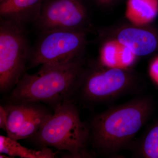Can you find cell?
Listing matches in <instances>:
<instances>
[{
  "label": "cell",
  "instance_id": "cell-15",
  "mask_svg": "<svg viewBox=\"0 0 158 158\" xmlns=\"http://www.w3.org/2000/svg\"><path fill=\"white\" fill-rule=\"evenodd\" d=\"M149 73L151 78L158 86V56L154 58L151 63Z\"/></svg>",
  "mask_w": 158,
  "mask_h": 158
},
{
  "label": "cell",
  "instance_id": "cell-13",
  "mask_svg": "<svg viewBox=\"0 0 158 158\" xmlns=\"http://www.w3.org/2000/svg\"><path fill=\"white\" fill-rule=\"evenodd\" d=\"M0 152L9 156L22 158H52L56 153L48 147L41 148L40 150L29 149L8 136H0Z\"/></svg>",
  "mask_w": 158,
  "mask_h": 158
},
{
  "label": "cell",
  "instance_id": "cell-16",
  "mask_svg": "<svg viewBox=\"0 0 158 158\" xmlns=\"http://www.w3.org/2000/svg\"><path fill=\"white\" fill-rule=\"evenodd\" d=\"M7 127V113L3 106H0V128L6 132Z\"/></svg>",
  "mask_w": 158,
  "mask_h": 158
},
{
  "label": "cell",
  "instance_id": "cell-6",
  "mask_svg": "<svg viewBox=\"0 0 158 158\" xmlns=\"http://www.w3.org/2000/svg\"><path fill=\"white\" fill-rule=\"evenodd\" d=\"M137 81L129 69L110 68L99 63L85 69L78 90L87 101L101 102L128 92L136 86Z\"/></svg>",
  "mask_w": 158,
  "mask_h": 158
},
{
  "label": "cell",
  "instance_id": "cell-4",
  "mask_svg": "<svg viewBox=\"0 0 158 158\" xmlns=\"http://www.w3.org/2000/svg\"><path fill=\"white\" fill-rule=\"evenodd\" d=\"M89 32L56 29L39 33L32 47L27 69L65 63L84 56Z\"/></svg>",
  "mask_w": 158,
  "mask_h": 158
},
{
  "label": "cell",
  "instance_id": "cell-8",
  "mask_svg": "<svg viewBox=\"0 0 158 158\" xmlns=\"http://www.w3.org/2000/svg\"><path fill=\"white\" fill-rule=\"evenodd\" d=\"M38 103L12 102L3 106L7 113V136L18 141L37 134L52 114Z\"/></svg>",
  "mask_w": 158,
  "mask_h": 158
},
{
  "label": "cell",
  "instance_id": "cell-2",
  "mask_svg": "<svg viewBox=\"0 0 158 158\" xmlns=\"http://www.w3.org/2000/svg\"><path fill=\"white\" fill-rule=\"evenodd\" d=\"M84 56L61 64L41 65L33 74L25 73L12 90V102H43L54 108L78 90L85 71Z\"/></svg>",
  "mask_w": 158,
  "mask_h": 158
},
{
  "label": "cell",
  "instance_id": "cell-11",
  "mask_svg": "<svg viewBox=\"0 0 158 158\" xmlns=\"http://www.w3.org/2000/svg\"><path fill=\"white\" fill-rule=\"evenodd\" d=\"M138 57L127 47L112 37L101 47L99 61L105 67L128 69L135 64Z\"/></svg>",
  "mask_w": 158,
  "mask_h": 158
},
{
  "label": "cell",
  "instance_id": "cell-17",
  "mask_svg": "<svg viewBox=\"0 0 158 158\" xmlns=\"http://www.w3.org/2000/svg\"><path fill=\"white\" fill-rule=\"evenodd\" d=\"M96 4L102 7H107L116 2L117 0H93Z\"/></svg>",
  "mask_w": 158,
  "mask_h": 158
},
{
  "label": "cell",
  "instance_id": "cell-5",
  "mask_svg": "<svg viewBox=\"0 0 158 158\" xmlns=\"http://www.w3.org/2000/svg\"><path fill=\"white\" fill-rule=\"evenodd\" d=\"M32 47L25 27L0 19V90L16 86L25 73Z\"/></svg>",
  "mask_w": 158,
  "mask_h": 158
},
{
  "label": "cell",
  "instance_id": "cell-14",
  "mask_svg": "<svg viewBox=\"0 0 158 158\" xmlns=\"http://www.w3.org/2000/svg\"><path fill=\"white\" fill-rule=\"evenodd\" d=\"M137 155L144 158H158V122L151 127L139 142Z\"/></svg>",
  "mask_w": 158,
  "mask_h": 158
},
{
  "label": "cell",
  "instance_id": "cell-3",
  "mask_svg": "<svg viewBox=\"0 0 158 158\" xmlns=\"http://www.w3.org/2000/svg\"><path fill=\"white\" fill-rule=\"evenodd\" d=\"M54 108V114L31 138L41 148L66 151L73 158L90 157V129L82 121L76 106L68 100Z\"/></svg>",
  "mask_w": 158,
  "mask_h": 158
},
{
  "label": "cell",
  "instance_id": "cell-9",
  "mask_svg": "<svg viewBox=\"0 0 158 158\" xmlns=\"http://www.w3.org/2000/svg\"><path fill=\"white\" fill-rule=\"evenodd\" d=\"M149 25L130 24L113 32L112 37L126 46L137 56H145L158 50V32Z\"/></svg>",
  "mask_w": 158,
  "mask_h": 158
},
{
  "label": "cell",
  "instance_id": "cell-1",
  "mask_svg": "<svg viewBox=\"0 0 158 158\" xmlns=\"http://www.w3.org/2000/svg\"><path fill=\"white\" fill-rule=\"evenodd\" d=\"M152 110L151 100L141 97L97 115L90 129L94 147L107 155H115L125 149L145 124Z\"/></svg>",
  "mask_w": 158,
  "mask_h": 158
},
{
  "label": "cell",
  "instance_id": "cell-12",
  "mask_svg": "<svg viewBox=\"0 0 158 158\" xmlns=\"http://www.w3.org/2000/svg\"><path fill=\"white\" fill-rule=\"evenodd\" d=\"M158 15V0H127L125 16L130 23L149 25Z\"/></svg>",
  "mask_w": 158,
  "mask_h": 158
},
{
  "label": "cell",
  "instance_id": "cell-10",
  "mask_svg": "<svg viewBox=\"0 0 158 158\" xmlns=\"http://www.w3.org/2000/svg\"><path fill=\"white\" fill-rule=\"evenodd\" d=\"M43 0H3L0 2L1 19L25 27L39 16Z\"/></svg>",
  "mask_w": 158,
  "mask_h": 158
},
{
  "label": "cell",
  "instance_id": "cell-18",
  "mask_svg": "<svg viewBox=\"0 0 158 158\" xmlns=\"http://www.w3.org/2000/svg\"><path fill=\"white\" fill-rule=\"evenodd\" d=\"M3 0H0V2H2V1H3Z\"/></svg>",
  "mask_w": 158,
  "mask_h": 158
},
{
  "label": "cell",
  "instance_id": "cell-7",
  "mask_svg": "<svg viewBox=\"0 0 158 158\" xmlns=\"http://www.w3.org/2000/svg\"><path fill=\"white\" fill-rule=\"evenodd\" d=\"M34 24L39 33L56 29L90 31L91 22L84 0H43Z\"/></svg>",
  "mask_w": 158,
  "mask_h": 158
}]
</instances>
